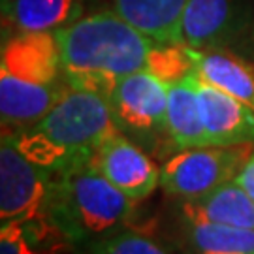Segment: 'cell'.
<instances>
[{
    "instance_id": "cell-20",
    "label": "cell",
    "mask_w": 254,
    "mask_h": 254,
    "mask_svg": "<svg viewBox=\"0 0 254 254\" xmlns=\"http://www.w3.org/2000/svg\"><path fill=\"white\" fill-rule=\"evenodd\" d=\"M92 254H172L166 247L139 230H117L98 239L92 247Z\"/></svg>"
},
{
    "instance_id": "cell-5",
    "label": "cell",
    "mask_w": 254,
    "mask_h": 254,
    "mask_svg": "<svg viewBox=\"0 0 254 254\" xmlns=\"http://www.w3.org/2000/svg\"><path fill=\"white\" fill-rule=\"evenodd\" d=\"M53 173L28 160L9 134L0 145V218L28 220L44 215L51 196Z\"/></svg>"
},
{
    "instance_id": "cell-2",
    "label": "cell",
    "mask_w": 254,
    "mask_h": 254,
    "mask_svg": "<svg viewBox=\"0 0 254 254\" xmlns=\"http://www.w3.org/2000/svg\"><path fill=\"white\" fill-rule=\"evenodd\" d=\"M9 134L28 160L53 173L92 162L106 141L123 134L106 96L70 87L32 127Z\"/></svg>"
},
{
    "instance_id": "cell-21",
    "label": "cell",
    "mask_w": 254,
    "mask_h": 254,
    "mask_svg": "<svg viewBox=\"0 0 254 254\" xmlns=\"http://www.w3.org/2000/svg\"><path fill=\"white\" fill-rule=\"evenodd\" d=\"M236 181L245 189L247 194L254 200V149L251 156H249V160L245 162V166L241 168V172L237 173Z\"/></svg>"
},
{
    "instance_id": "cell-13",
    "label": "cell",
    "mask_w": 254,
    "mask_h": 254,
    "mask_svg": "<svg viewBox=\"0 0 254 254\" xmlns=\"http://www.w3.org/2000/svg\"><path fill=\"white\" fill-rule=\"evenodd\" d=\"M190 0H113L123 19L158 44H179V28Z\"/></svg>"
},
{
    "instance_id": "cell-15",
    "label": "cell",
    "mask_w": 254,
    "mask_h": 254,
    "mask_svg": "<svg viewBox=\"0 0 254 254\" xmlns=\"http://www.w3.org/2000/svg\"><path fill=\"white\" fill-rule=\"evenodd\" d=\"M72 245L47 213L28 220H6L0 228V254H66Z\"/></svg>"
},
{
    "instance_id": "cell-10",
    "label": "cell",
    "mask_w": 254,
    "mask_h": 254,
    "mask_svg": "<svg viewBox=\"0 0 254 254\" xmlns=\"http://www.w3.org/2000/svg\"><path fill=\"white\" fill-rule=\"evenodd\" d=\"M70 89L64 79L53 85L30 83L0 72V115L2 132H17L32 127Z\"/></svg>"
},
{
    "instance_id": "cell-9",
    "label": "cell",
    "mask_w": 254,
    "mask_h": 254,
    "mask_svg": "<svg viewBox=\"0 0 254 254\" xmlns=\"http://www.w3.org/2000/svg\"><path fill=\"white\" fill-rule=\"evenodd\" d=\"M200 102L201 123L209 145H241L254 143V109L237 98L201 81L194 73Z\"/></svg>"
},
{
    "instance_id": "cell-1",
    "label": "cell",
    "mask_w": 254,
    "mask_h": 254,
    "mask_svg": "<svg viewBox=\"0 0 254 254\" xmlns=\"http://www.w3.org/2000/svg\"><path fill=\"white\" fill-rule=\"evenodd\" d=\"M55 34L68 85L98 92L106 98L121 77L145 70L158 44L121 17L115 9L83 15Z\"/></svg>"
},
{
    "instance_id": "cell-14",
    "label": "cell",
    "mask_w": 254,
    "mask_h": 254,
    "mask_svg": "<svg viewBox=\"0 0 254 254\" xmlns=\"http://www.w3.org/2000/svg\"><path fill=\"white\" fill-rule=\"evenodd\" d=\"M166 132L172 139L173 147L179 151L209 145L207 134L201 123L194 73L183 81L168 85Z\"/></svg>"
},
{
    "instance_id": "cell-16",
    "label": "cell",
    "mask_w": 254,
    "mask_h": 254,
    "mask_svg": "<svg viewBox=\"0 0 254 254\" xmlns=\"http://www.w3.org/2000/svg\"><path fill=\"white\" fill-rule=\"evenodd\" d=\"M183 215L205 218L211 222L254 230V200L234 179L194 200H185Z\"/></svg>"
},
{
    "instance_id": "cell-6",
    "label": "cell",
    "mask_w": 254,
    "mask_h": 254,
    "mask_svg": "<svg viewBox=\"0 0 254 254\" xmlns=\"http://www.w3.org/2000/svg\"><path fill=\"white\" fill-rule=\"evenodd\" d=\"M108 102L121 132L154 134L166 130L168 83L149 70L121 77L109 92Z\"/></svg>"
},
{
    "instance_id": "cell-4",
    "label": "cell",
    "mask_w": 254,
    "mask_h": 254,
    "mask_svg": "<svg viewBox=\"0 0 254 254\" xmlns=\"http://www.w3.org/2000/svg\"><path fill=\"white\" fill-rule=\"evenodd\" d=\"M254 143L183 149L160 168V187L168 194L194 200L234 181L253 153Z\"/></svg>"
},
{
    "instance_id": "cell-7",
    "label": "cell",
    "mask_w": 254,
    "mask_h": 254,
    "mask_svg": "<svg viewBox=\"0 0 254 254\" xmlns=\"http://www.w3.org/2000/svg\"><path fill=\"white\" fill-rule=\"evenodd\" d=\"M102 175L132 200H143L160 185V168L123 134L111 136L94 154Z\"/></svg>"
},
{
    "instance_id": "cell-19",
    "label": "cell",
    "mask_w": 254,
    "mask_h": 254,
    "mask_svg": "<svg viewBox=\"0 0 254 254\" xmlns=\"http://www.w3.org/2000/svg\"><path fill=\"white\" fill-rule=\"evenodd\" d=\"M168 85L183 81L196 73V61L192 47L183 44H156L149 57L147 68Z\"/></svg>"
},
{
    "instance_id": "cell-3",
    "label": "cell",
    "mask_w": 254,
    "mask_h": 254,
    "mask_svg": "<svg viewBox=\"0 0 254 254\" xmlns=\"http://www.w3.org/2000/svg\"><path fill=\"white\" fill-rule=\"evenodd\" d=\"M46 213L77 245L127 228L136 217V200L87 162L55 173Z\"/></svg>"
},
{
    "instance_id": "cell-12",
    "label": "cell",
    "mask_w": 254,
    "mask_h": 254,
    "mask_svg": "<svg viewBox=\"0 0 254 254\" xmlns=\"http://www.w3.org/2000/svg\"><path fill=\"white\" fill-rule=\"evenodd\" d=\"M81 0H4L2 23L15 34L57 32L79 19Z\"/></svg>"
},
{
    "instance_id": "cell-8",
    "label": "cell",
    "mask_w": 254,
    "mask_h": 254,
    "mask_svg": "<svg viewBox=\"0 0 254 254\" xmlns=\"http://www.w3.org/2000/svg\"><path fill=\"white\" fill-rule=\"evenodd\" d=\"M0 72L30 83L64 81L61 47L55 32H21L2 47Z\"/></svg>"
},
{
    "instance_id": "cell-11",
    "label": "cell",
    "mask_w": 254,
    "mask_h": 254,
    "mask_svg": "<svg viewBox=\"0 0 254 254\" xmlns=\"http://www.w3.org/2000/svg\"><path fill=\"white\" fill-rule=\"evenodd\" d=\"M239 0H190L179 28V44L192 49L217 46L232 32Z\"/></svg>"
},
{
    "instance_id": "cell-17",
    "label": "cell",
    "mask_w": 254,
    "mask_h": 254,
    "mask_svg": "<svg viewBox=\"0 0 254 254\" xmlns=\"http://www.w3.org/2000/svg\"><path fill=\"white\" fill-rule=\"evenodd\" d=\"M196 61V75L201 81L237 98L254 109V66L226 51L192 49Z\"/></svg>"
},
{
    "instance_id": "cell-18",
    "label": "cell",
    "mask_w": 254,
    "mask_h": 254,
    "mask_svg": "<svg viewBox=\"0 0 254 254\" xmlns=\"http://www.w3.org/2000/svg\"><path fill=\"white\" fill-rule=\"evenodd\" d=\"M189 254H254V230L183 215Z\"/></svg>"
}]
</instances>
